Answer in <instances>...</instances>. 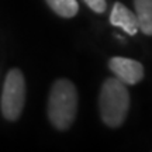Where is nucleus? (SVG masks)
<instances>
[{"instance_id":"3","label":"nucleus","mask_w":152,"mask_h":152,"mask_svg":"<svg viewBox=\"0 0 152 152\" xmlns=\"http://www.w3.org/2000/svg\"><path fill=\"white\" fill-rule=\"evenodd\" d=\"M26 79L20 69L13 68L6 75L0 109L1 114L7 121H16L21 115L26 104Z\"/></svg>"},{"instance_id":"2","label":"nucleus","mask_w":152,"mask_h":152,"mask_svg":"<svg viewBox=\"0 0 152 152\" xmlns=\"http://www.w3.org/2000/svg\"><path fill=\"white\" fill-rule=\"evenodd\" d=\"M99 110L103 123L110 128H117L127 118L130 110V93L117 77H109L103 82L99 94Z\"/></svg>"},{"instance_id":"6","label":"nucleus","mask_w":152,"mask_h":152,"mask_svg":"<svg viewBox=\"0 0 152 152\" xmlns=\"http://www.w3.org/2000/svg\"><path fill=\"white\" fill-rule=\"evenodd\" d=\"M138 30L144 34L152 35V0H134Z\"/></svg>"},{"instance_id":"4","label":"nucleus","mask_w":152,"mask_h":152,"mask_svg":"<svg viewBox=\"0 0 152 152\" xmlns=\"http://www.w3.org/2000/svg\"><path fill=\"white\" fill-rule=\"evenodd\" d=\"M110 71L124 85H137L144 79V66L141 62L124 56H114L109 61Z\"/></svg>"},{"instance_id":"8","label":"nucleus","mask_w":152,"mask_h":152,"mask_svg":"<svg viewBox=\"0 0 152 152\" xmlns=\"http://www.w3.org/2000/svg\"><path fill=\"white\" fill-rule=\"evenodd\" d=\"M85 3H86L94 13H99V14L104 13L106 9H107V1H106V0H85Z\"/></svg>"},{"instance_id":"7","label":"nucleus","mask_w":152,"mask_h":152,"mask_svg":"<svg viewBox=\"0 0 152 152\" xmlns=\"http://www.w3.org/2000/svg\"><path fill=\"white\" fill-rule=\"evenodd\" d=\"M49 9L64 18H72L77 14L79 4L76 0H45Z\"/></svg>"},{"instance_id":"5","label":"nucleus","mask_w":152,"mask_h":152,"mask_svg":"<svg viewBox=\"0 0 152 152\" xmlns=\"http://www.w3.org/2000/svg\"><path fill=\"white\" fill-rule=\"evenodd\" d=\"M110 23L114 27H120L128 35H135L138 33V21L134 11L120 1H115L110 13Z\"/></svg>"},{"instance_id":"1","label":"nucleus","mask_w":152,"mask_h":152,"mask_svg":"<svg viewBox=\"0 0 152 152\" xmlns=\"http://www.w3.org/2000/svg\"><path fill=\"white\" fill-rule=\"evenodd\" d=\"M77 111V90L69 79L54 82L48 97V118L56 130L71 128Z\"/></svg>"}]
</instances>
